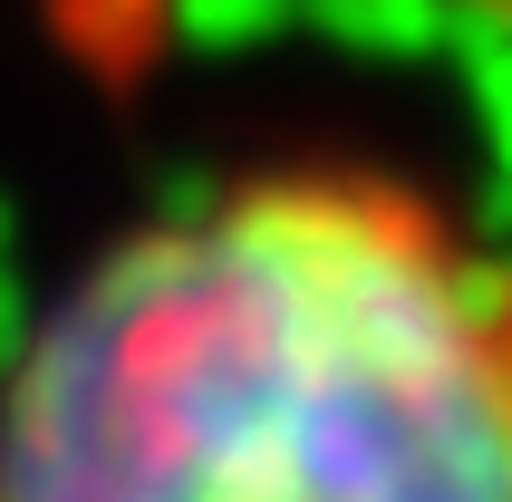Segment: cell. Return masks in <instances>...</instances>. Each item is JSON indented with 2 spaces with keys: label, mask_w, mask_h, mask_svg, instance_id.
<instances>
[{
  "label": "cell",
  "mask_w": 512,
  "mask_h": 502,
  "mask_svg": "<svg viewBox=\"0 0 512 502\" xmlns=\"http://www.w3.org/2000/svg\"><path fill=\"white\" fill-rule=\"evenodd\" d=\"M0 502H512V213L368 136L184 165L10 319Z\"/></svg>",
  "instance_id": "obj_1"
},
{
  "label": "cell",
  "mask_w": 512,
  "mask_h": 502,
  "mask_svg": "<svg viewBox=\"0 0 512 502\" xmlns=\"http://www.w3.org/2000/svg\"><path fill=\"white\" fill-rule=\"evenodd\" d=\"M455 10H474V20H493V29H512V0H455Z\"/></svg>",
  "instance_id": "obj_2"
}]
</instances>
